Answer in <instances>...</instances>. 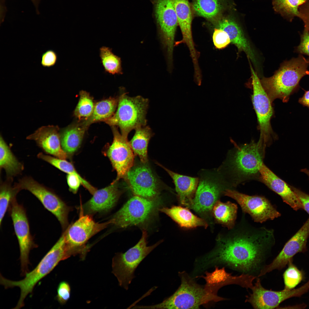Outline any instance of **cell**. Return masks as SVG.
Wrapping results in <instances>:
<instances>
[{"label": "cell", "mask_w": 309, "mask_h": 309, "mask_svg": "<svg viewBox=\"0 0 309 309\" xmlns=\"http://www.w3.org/2000/svg\"><path fill=\"white\" fill-rule=\"evenodd\" d=\"M245 214L243 213L240 221L228 232L219 237L213 250L195 260L194 266L198 272L201 273L217 266L249 274L258 269L275 243L274 231L253 226Z\"/></svg>", "instance_id": "1"}, {"label": "cell", "mask_w": 309, "mask_h": 309, "mask_svg": "<svg viewBox=\"0 0 309 309\" xmlns=\"http://www.w3.org/2000/svg\"><path fill=\"white\" fill-rule=\"evenodd\" d=\"M179 275L181 283L174 293L159 304L146 306V309H199L209 302L225 300L217 295L224 284L216 277L208 275L205 277L206 284L201 286L185 272H179Z\"/></svg>", "instance_id": "2"}, {"label": "cell", "mask_w": 309, "mask_h": 309, "mask_svg": "<svg viewBox=\"0 0 309 309\" xmlns=\"http://www.w3.org/2000/svg\"><path fill=\"white\" fill-rule=\"evenodd\" d=\"M309 58L300 54L286 61L272 76L263 78L261 83L271 102L280 99L287 102L290 95L297 90L301 79L306 75Z\"/></svg>", "instance_id": "3"}, {"label": "cell", "mask_w": 309, "mask_h": 309, "mask_svg": "<svg viewBox=\"0 0 309 309\" xmlns=\"http://www.w3.org/2000/svg\"><path fill=\"white\" fill-rule=\"evenodd\" d=\"M68 246L63 233L59 239L44 256L33 270L27 273L24 278L18 281L6 279L1 274L0 284L5 288L18 287L20 289V297L14 309H19L24 306V300L27 296L32 292L36 284L50 272L59 262L72 255Z\"/></svg>", "instance_id": "4"}, {"label": "cell", "mask_w": 309, "mask_h": 309, "mask_svg": "<svg viewBox=\"0 0 309 309\" xmlns=\"http://www.w3.org/2000/svg\"><path fill=\"white\" fill-rule=\"evenodd\" d=\"M265 146L260 140L257 142H252L238 146L233 152L229 154L217 170L223 176L229 175L238 180L259 175Z\"/></svg>", "instance_id": "5"}, {"label": "cell", "mask_w": 309, "mask_h": 309, "mask_svg": "<svg viewBox=\"0 0 309 309\" xmlns=\"http://www.w3.org/2000/svg\"><path fill=\"white\" fill-rule=\"evenodd\" d=\"M148 99L140 96L130 97L126 93L119 97L117 108L113 115L105 121L111 126H118L121 134L127 138L132 130L146 126Z\"/></svg>", "instance_id": "6"}, {"label": "cell", "mask_w": 309, "mask_h": 309, "mask_svg": "<svg viewBox=\"0 0 309 309\" xmlns=\"http://www.w3.org/2000/svg\"><path fill=\"white\" fill-rule=\"evenodd\" d=\"M198 185L188 208L199 215L212 213L213 208L223 191L229 187L217 169L202 170Z\"/></svg>", "instance_id": "7"}, {"label": "cell", "mask_w": 309, "mask_h": 309, "mask_svg": "<svg viewBox=\"0 0 309 309\" xmlns=\"http://www.w3.org/2000/svg\"><path fill=\"white\" fill-rule=\"evenodd\" d=\"M147 233L145 230L138 242L126 252L118 253L112 260V273L116 277L120 286L126 290L135 278L134 272L139 265L161 242L148 246Z\"/></svg>", "instance_id": "8"}, {"label": "cell", "mask_w": 309, "mask_h": 309, "mask_svg": "<svg viewBox=\"0 0 309 309\" xmlns=\"http://www.w3.org/2000/svg\"><path fill=\"white\" fill-rule=\"evenodd\" d=\"M15 184L20 191L27 190L34 195L44 208L56 217L63 229L66 228L68 225L69 209L52 190L30 177H24Z\"/></svg>", "instance_id": "9"}, {"label": "cell", "mask_w": 309, "mask_h": 309, "mask_svg": "<svg viewBox=\"0 0 309 309\" xmlns=\"http://www.w3.org/2000/svg\"><path fill=\"white\" fill-rule=\"evenodd\" d=\"M8 210L19 245L21 271L22 274L24 276L28 272L30 251L33 248L37 247V245L35 243L30 233L25 209L18 203L16 198L11 202Z\"/></svg>", "instance_id": "10"}, {"label": "cell", "mask_w": 309, "mask_h": 309, "mask_svg": "<svg viewBox=\"0 0 309 309\" xmlns=\"http://www.w3.org/2000/svg\"><path fill=\"white\" fill-rule=\"evenodd\" d=\"M156 200L134 195L112 216L109 221L110 224L125 228L142 223L154 210Z\"/></svg>", "instance_id": "11"}, {"label": "cell", "mask_w": 309, "mask_h": 309, "mask_svg": "<svg viewBox=\"0 0 309 309\" xmlns=\"http://www.w3.org/2000/svg\"><path fill=\"white\" fill-rule=\"evenodd\" d=\"M82 213L79 219L64 233L66 243L74 255L81 254L84 259L88 250V247L85 246L86 243L110 223L109 221L101 223L96 222L90 216Z\"/></svg>", "instance_id": "12"}, {"label": "cell", "mask_w": 309, "mask_h": 309, "mask_svg": "<svg viewBox=\"0 0 309 309\" xmlns=\"http://www.w3.org/2000/svg\"><path fill=\"white\" fill-rule=\"evenodd\" d=\"M250 68L253 90L252 100L260 131L259 140L265 145L273 134L270 123L273 109L272 102L263 87L257 74L251 65Z\"/></svg>", "instance_id": "13"}, {"label": "cell", "mask_w": 309, "mask_h": 309, "mask_svg": "<svg viewBox=\"0 0 309 309\" xmlns=\"http://www.w3.org/2000/svg\"><path fill=\"white\" fill-rule=\"evenodd\" d=\"M223 195L235 200L240 205L243 213L248 214L254 221L260 223L273 220L280 213L265 197L249 195L231 189H226Z\"/></svg>", "instance_id": "14"}, {"label": "cell", "mask_w": 309, "mask_h": 309, "mask_svg": "<svg viewBox=\"0 0 309 309\" xmlns=\"http://www.w3.org/2000/svg\"><path fill=\"white\" fill-rule=\"evenodd\" d=\"M160 37L168 64L172 62L175 33L178 25L173 0H154Z\"/></svg>", "instance_id": "15"}, {"label": "cell", "mask_w": 309, "mask_h": 309, "mask_svg": "<svg viewBox=\"0 0 309 309\" xmlns=\"http://www.w3.org/2000/svg\"><path fill=\"white\" fill-rule=\"evenodd\" d=\"M251 289L252 293L247 296L245 302H249L254 308L274 309L288 298L299 297L307 292L309 289V280L297 289L289 290L284 288L281 291H274L263 287L260 279L258 278Z\"/></svg>", "instance_id": "16"}, {"label": "cell", "mask_w": 309, "mask_h": 309, "mask_svg": "<svg viewBox=\"0 0 309 309\" xmlns=\"http://www.w3.org/2000/svg\"><path fill=\"white\" fill-rule=\"evenodd\" d=\"M124 179L134 195L153 200L158 198L159 183L147 163L134 165Z\"/></svg>", "instance_id": "17"}, {"label": "cell", "mask_w": 309, "mask_h": 309, "mask_svg": "<svg viewBox=\"0 0 309 309\" xmlns=\"http://www.w3.org/2000/svg\"><path fill=\"white\" fill-rule=\"evenodd\" d=\"M114 138L109 147L107 156L117 175L115 181L124 179L134 165V154L127 138L120 133L116 126H112Z\"/></svg>", "instance_id": "18"}, {"label": "cell", "mask_w": 309, "mask_h": 309, "mask_svg": "<svg viewBox=\"0 0 309 309\" xmlns=\"http://www.w3.org/2000/svg\"><path fill=\"white\" fill-rule=\"evenodd\" d=\"M309 236V217L301 228L286 243L273 261L261 269L258 276H261L274 270L282 269L295 254L306 251Z\"/></svg>", "instance_id": "19"}, {"label": "cell", "mask_w": 309, "mask_h": 309, "mask_svg": "<svg viewBox=\"0 0 309 309\" xmlns=\"http://www.w3.org/2000/svg\"><path fill=\"white\" fill-rule=\"evenodd\" d=\"M259 172L260 180L280 195L284 202L295 210L303 209L300 202L290 185L277 176L263 163L260 167Z\"/></svg>", "instance_id": "20"}, {"label": "cell", "mask_w": 309, "mask_h": 309, "mask_svg": "<svg viewBox=\"0 0 309 309\" xmlns=\"http://www.w3.org/2000/svg\"><path fill=\"white\" fill-rule=\"evenodd\" d=\"M59 128L53 125L42 126L27 138L35 141L46 153L56 158L66 159L67 154L62 148Z\"/></svg>", "instance_id": "21"}, {"label": "cell", "mask_w": 309, "mask_h": 309, "mask_svg": "<svg viewBox=\"0 0 309 309\" xmlns=\"http://www.w3.org/2000/svg\"><path fill=\"white\" fill-rule=\"evenodd\" d=\"M177 15L178 25L180 28L182 39L178 42L177 44L185 43L188 47L194 66L198 65L199 55L193 42L191 29L192 14L190 6L188 0H173Z\"/></svg>", "instance_id": "22"}, {"label": "cell", "mask_w": 309, "mask_h": 309, "mask_svg": "<svg viewBox=\"0 0 309 309\" xmlns=\"http://www.w3.org/2000/svg\"><path fill=\"white\" fill-rule=\"evenodd\" d=\"M118 181H114L108 186L96 190L92 197L83 206L88 213L107 211L112 209L117 201L120 195Z\"/></svg>", "instance_id": "23"}, {"label": "cell", "mask_w": 309, "mask_h": 309, "mask_svg": "<svg viewBox=\"0 0 309 309\" xmlns=\"http://www.w3.org/2000/svg\"><path fill=\"white\" fill-rule=\"evenodd\" d=\"M217 28L225 31L228 34L231 42L237 47L239 53L244 52L248 59L253 63L256 62L255 55L251 45L239 26L231 17H224L217 21Z\"/></svg>", "instance_id": "24"}, {"label": "cell", "mask_w": 309, "mask_h": 309, "mask_svg": "<svg viewBox=\"0 0 309 309\" xmlns=\"http://www.w3.org/2000/svg\"><path fill=\"white\" fill-rule=\"evenodd\" d=\"M157 164L162 167L172 179L180 203L188 208L194 197L199 183V177L180 174L160 164Z\"/></svg>", "instance_id": "25"}, {"label": "cell", "mask_w": 309, "mask_h": 309, "mask_svg": "<svg viewBox=\"0 0 309 309\" xmlns=\"http://www.w3.org/2000/svg\"><path fill=\"white\" fill-rule=\"evenodd\" d=\"M159 210L182 227L192 228L203 227L206 228L208 225L204 220L194 215L187 207L174 206L170 208L163 207Z\"/></svg>", "instance_id": "26"}, {"label": "cell", "mask_w": 309, "mask_h": 309, "mask_svg": "<svg viewBox=\"0 0 309 309\" xmlns=\"http://www.w3.org/2000/svg\"><path fill=\"white\" fill-rule=\"evenodd\" d=\"M87 128L81 122L69 126L61 131V145L67 154H72L78 149Z\"/></svg>", "instance_id": "27"}, {"label": "cell", "mask_w": 309, "mask_h": 309, "mask_svg": "<svg viewBox=\"0 0 309 309\" xmlns=\"http://www.w3.org/2000/svg\"><path fill=\"white\" fill-rule=\"evenodd\" d=\"M237 208L234 203L229 201L223 203L219 200L214 206L212 213L216 222L229 230L236 223Z\"/></svg>", "instance_id": "28"}, {"label": "cell", "mask_w": 309, "mask_h": 309, "mask_svg": "<svg viewBox=\"0 0 309 309\" xmlns=\"http://www.w3.org/2000/svg\"><path fill=\"white\" fill-rule=\"evenodd\" d=\"M0 167L4 169L7 179L21 174L23 169V165L14 155L1 136L0 138Z\"/></svg>", "instance_id": "29"}, {"label": "cell", "mask_w": 309, "mask_h": 309, "mask_svg": "<svg viewBox=\"0 0 309 309\" xmlns=\"http://www.w3.org/2000/svg\"><path fill=\"white\" fill-rule=\"evenodd\" d=\"M135 130V134L129 142L130 145L134 155L138 157L141 162L147 163L148 145L153 133L150 128L146 126Z\"/></svg>", "instance_id": "30"}, {"label": "cell", "mask_w": 309, "mask_h": 309, "mask_svg": "<svg viewBox=\"0 0 309 309\" xmlns=\"http://www.w3.org/2000/svg\"><path fill=\"white\" fill-rule=\"evenodd\" d=\"M119 98H111L99 101L94 105L91 116L82 123L88 127L90 124L99 121H104L112 116L118 106Z\"/></svg>", "instance_id": "31"}, {"label": "cell", "mask_w": 309, "mask_h": 309, "mask_svg": "<svg viewBox=\"0 0 309 309\" xmlns=\"http://www.w3.org/2000/svg\"><path fill=\"white\" fill-rule=\"evenodd\" d=\"M193 6L198 15L210 20L215 19L223 8L222 0H194Z\"/></svg>", "instance_id": "32"}, {"label": "cell", "mask_w": 309, "mask_h": 309, "mask_svg": "<svg viewBox=\"0 0 309 309\" xmlns=\"http://www.w3.org/2000/svg\"><path fill=\"white\" fill-rule=\"evenodd\" d=\"M12 179H7L3 183L0 187V225L1 226L7 211L11 202L16 198L20 191L15 186L12 184Z\"/></svg>", "instance_id": "33"}, {"label": "cell", "mask_w": 309, "mask_h": 309, "mask_svg": "<svg viewBox=\"0 0 309 309\" xmlns=\"http://www.w3.org/2000/svg\"><path fill=\"white\" fill-rule=\"evenodd\" d=\"M309 0H273L274 10L290 21L298 17L299 8Z\"/></svg>", "instance_id": "34"}, {"label": "cell", "mask_w": 309, "mask_h": 309, "mask_svg": "<svg viewBox=\"0 0 309 309\" xmlns=\"http://www.w3.org/2000/svg\"><path fill=\"white\" fill-rule=\"evenodd\" d=\"M100 56L106 72L112 75L122 73L121 59L112 52L111 49L102 46L100 49Z\"/></svg>", "instance_id": "35"}, {"label": "cell", "mask_w": 309, "mask_h": 309, "mask_svg": "<svg viewBox=\"0 0 309 309\" xmlns=\"http://www.w3.org/2000/svg\"><path fill=\"white\" fill-rule=\"evenodd\" d=\"M80 99L74 111V115L80 120L87 119L92 115L94 105L92 97L87 92L82 91Z\"/></svg>", "instance_id": "36"}, {"label": "cell", "mask_w": 309, "mask_h": 309, "mask_svg": "<svg viewBox=\"0 0 309 309\" xmlns=\"http://www.w3.org/2000/svg\"><path fill=\"white\" fill-rule=\"evenodd\" d=\"M288 264V267L283 275L284 288L292 290L302 281L303 275L302 272L293 264L292 260Z\"/></svg>", "instance_id": "37"}, {"label": "cell", "mask_w": 309, "mask_h": 309, "mask_svg": "<svg viewBox=\"0 0 309 309\" xmlns=\"http://www.w3.org/2000/svg\"><path fill=\"white\" fill-rule=\"evenodd\" d=\"M213 40L216 48L222 49L226 47L231 42L227 33L224 30L215 28L213 35Z\"/></svg>", "instance_id": "38"}, {"label": "cell", "mask_w": 309, "mask_h": 309, "mask_svg": "<svg viewBox=\"0 0 309 309\" xmlns=\"http://www.w3.org/2000/svg\"><path fill=\"white\" fill-rule=\"evenodd\" d=\"M57 292V301L61 304H64L70 297L71 288L69 284L64 281L61 282L58 286Z\"/></svg>", "instance_id": "39"}, {"label": "cell", "mask_w": 309, "mask_h": 309, "mask_svg": "<svg viewBox=\"0 0 309 309\" xmlns=\"http://www.w3.org/2000/svg\"><path fill=\"white\" fill-rule=\"evenodd\" d=\"M296 52L309 56V29L304 26L303 32L300 36L299 45L295 49Z\"/></svg>", "instance_id": "40"}, {"label": "cell", "mask_w": 309, "mask_h": 309, "mask_svg": "<svg viewBox=\"0 0 309 309\" xmlns=\"http://www.w3.org/2000/svg\"><path fill=\"white\" fill-rule=\"evenodd\" d=\"M58 59V56L54 50L49 49L43 53L41 56V64L44 67L49 68L55 65Z\"/></svg>", "instance_id": "41"}, {"label": "cell", "mask_w": 309, "mask_h": 309, "mask_svg": "<svg viewBox=\"0 0 309 309\" xmlns=\"http://www.w3.org/2000/svg\"><path fill=\"white\" fill-rule=\"evenodd\" d=\"M300 202L303 209L309 214V195L292 186H290Z\"/></svg>", "instance_id": "42"}, {"label": "cell", "mask_w": 309, "mask_h": 309, "mask_svg": "<svg viewBox=\"0 0 309 309\" xmlns=\"http://www.w3.org/2000/svg\"><path fill=\"white\" fill-rule=\"evenodd\" d=\"M298 102L309 109V90L305 91L303 96L299 99Z\"/></svg>", "instance_id": "43"}, {"label": "cell", "mask_w": 309, "mask_h": 309, "mask_svg": "<svg viewBox=\"0 0 309 309\" xmlns=\"http://www.w3.org/2000/svg\"><path fill=\"white\" fill-rule=\"evenodd\" d=\"M35 6L37 13H39L38 6L41 0H31Z\"/></svg>", "instance_id": "44"}, {"label": "cell", "mask_w": 309, "mask_h": 309, "mask_svg": "<svg viewBox=\"0 0 309 309\" xmlns=\"http://www.w3.org/2000/svg\"><path fill=\"white\" fill-rule=\"evenodd\" d=\"M301 171L306 174L309 177V170L307 169H303L301 170Z\"/></svg>", "instance_id": "45"}, {"label": "cell", "mask_w": 309, "mask_h": 309, "mask_svg": "<svg viewBox=\"0 0 309 309\" xmlns=\"http://www.w3.org/2000/svg\"><path fill=\"white\" fill-rule=\"evenodd\" d=\"M306 75H309V71H307L306 72Z\"/></svg>", "instance_id": "46"}]
</instances>
